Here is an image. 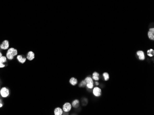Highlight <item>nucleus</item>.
<instances>
[{
    "label": "nucleus",
    "instance_id": "obj_12",
    "mask_svg": "<svg viewBox=\"0 0 154 115\" xmlns=\"http://www.w3.org/2000/svg\"><path fill=\"white\" fill-rule=\"evenodd\" d=\"M78 81L77 79H76L74 77H71L69 80L70 83L73 86H75L76 85H77L78 84Z\"/></svg>",
    "mask_w": 154,
    "mask_h": 115
},
{
    "label": "nucleus",
    "instance_id": "obj_19",
    "mask_svg": "<svg viewBox=\"0 0 154 115\" xmlns=\"http://www.w3.org/2000/svg\"><path fill=\"white\" fill-rule=\"evenodd\" d=\"M86 86L87 87L90 89H91L93 88V83H86Z\"/></svg>",
    "mask_w": 154,
    "mask_h": 115
},
{
    "label": "nucleus",
    "instance_id": "obj_9",
    "mask_svg": "<svg viewBox=\"0 0 154 115\" xmlns=\"http://www.w3.org/2000/svg\"><path fill=\"white\" fill-rule=\"evenodd\" d=\"M54 114L55 115H62L63 114V110L62 108L58 107L54 110Z\"/></svg>",
    "mask_w": 154,
    "mask_h": 115
},
{
    "label": "nucleus",
    "instance_id": "obj_5",
    "mask_svg": "<svg viewBox=\"0 0 154 115\" xmlns=\"http://www.w3.org/2000/svg\"><path fill=\"white\" fill-rule=\"evenodd\" d=\"M7 59L6 55H2L0 57V68H3L6 66Z\"/></svg>",
    "mask_w": 154,
    "mask_h": 115
},
{
    "label": "nucleus",
    "instance_id": "obj_18",
    "mask_svg": "<svg viewBox=\"0 0 154 115\" xmlns=\"http://www.w3.org/2000/svg\"><path fill=\"white\" fill-rule=\"evenodd\" d=\"M86 81L84 80L80 82V84H79V86L80 87H84L86 86Z\"/></svg>",
    "mask_w": 154,
    "mask_h": 115
},
{
    "label": "nucleus",
    "instance_id": "obj_4",
    "mask_svg": "<svg viewBox=\"0 0 154 115\" xmlns=\"http://www.w3.org/2000/svg\"><path fill=\"white\" fill-rule=\"evenodd\" d=\"M72 108V104L69 102H66L63 104L62 106L63 112L65 113H68L71 110Z\"/></svg>",
    "mask_w": 154,
    "mask_h": 115
},
{
    "label": "nucleus",
    "instance_id": "obj_7",
    "mask_svg": "<svg viewBox=\"0 0 154 115\" xmlns=\"http://www.w3.org/2000/svg\"><path fill=\"white\" fill-rule=\"evenodd\" d=\"M26 58L27 60L29 61H32L35 58V53L32 51H29L26 55Z\"/></svg>",
    "mask_w": 154,
    "mask_h": 115
},
{
    "label": "nucleus",
    "instance_id": "obj_17",
    "mask_svg": "<svg viewBox=\"0 0 154 115\" xmlns=\"http://www.w3.org/2000/svg\"><path fill=\"white\" fill-rule=\"evenodd\" d=\"M103 76L104 78V79L105 81H107L109 79V73L107 72H104L103 73Z\"/></svg>",
    "mask_w": 154,
    "mask_h": 115
},
{
    "label": "nucleus",
    "instance_id": "obj_8",
    "mask_svg": "<svg viewBox=\"0 0 154 115\" xmlns=\"http://www.w3.org/2000/svg\"><path fill=\"white\" fill-rule=\"evenodd\" d=\"M93 93L94 95L97 97L100 96L101 94V89L98 87H95L93 89Z\"/></svg>",
    "mask_w": 154,
    "mask_h": 115
},
{
    "label": "nucleus",
    "instance_id": "obj_2",
    "mask_svg": "<svg viewBox=\"0 0 154 115\" xmlns=\"http://www.w3.org/2000/svg\"><path fill=\"white\" fill-rule=\"evenodd\" d=\"M10 90L6 87H2L0 88V96L2 98H6L10 95Z\"/></svg>",
    "mask_w": 154,
    "mask_h": 115
},
{
    "label": "nucleus",
    "instance_id": "obj_23",
    "mask_svg": "<svg viewBox=\"0 0 154 115\" xmlns=\"http://www.w3.org/2000/svg\"></svg>",
    "mask_w": 154,
    "mask_h": 115
},
{
    "label": "nucleus",
    "instance_id": "obj_1",
    "mask_svg": "<svg viewBox=\"0 0 154 115\" xmlns=\"http://www.w3.org/2000/svg\"><path fill=\"white\" fill-rule=\"evenodd\" d=\"M18 55V51L17 49L13 47H11L7 50L6 53V56L8 60H12Z\"/></svg>",
    "mask_w": 154,
    "mask_h": 115
},
{
    "label": "nucleus",
    "instance_id": "obj_20",
    "mask_svg": "<svg viewBox=\"0 0 154 115\" xmlns=\"http://www.w3.org/2000/svg\"><path fill=\"white\" fill-rule=\"evenodd\" d=\"M3 105H4V103H3V100L1 98H0V108H2Z\"/></svg>",
    "mask_w": 154,
    "mask_h": 115
},
{
    "label": "nucleus",
    "instance_id": "obj_11",
    "mask_svg": "<svg viewBox=\"0 0 154 115\" xmlns=\"http://www.w3.org/2000/svg\"><path fill=\"white\" fill-rule=\"evenodd\" d=\"M137 55L138 56L139 59L140 60H144L145 59V55L144 53L142 50L138 51L137 53Z\"/></svg>",
    "mask_w": 154,
    "mask_h": 115
},
{
    "label": "nucleus",
    "instance_id": "obj_21",
    "mask_svg": "<svg viewBox=\"0 0 154 115\" xmlns=\"http://www.w3.org/2000/svg\"><path fill=\"white\" fill-rule=\"evenodd\" d=\"M3 55V54H2V52H1L0 51V57H1V56H2Z\"/></svg>",
    "mask_w": 154,
    "mask_h": 115
},
{
    "label": "nucleus",
    "instance_id": "obj_3",
    "mask_svg": "<svg viewBox=\"0 0 154 115\" xmlns=\"http://www.w3.org/2000/svg\"><path fill=\"white\" fill-rule=\"evenodd\" d=\"M9 42L8 40H3L0 44V49L2 50H7L9 48Z\"/></svg>",
    "mask_w": 154,
    "mask_h": 115
},
{
    "label": "nucleus",
    "instance_id": "obj_6",
    "mask_svg": "<svg viewBox=\"0 0 154 115\" xmlns=\"http://www.w3.org/2000/svg\"><path fill=\"white\" fill-rule=\"evenodd\" d=\"M16 59L21 64H24L27 60L26 57H25L24 55L21 54L18 55L16 56Z\"/></svg>",
    "mask_w": 154,
    "mask_h": 115
},
{
    "label": "nucleus",
    "instance_id": "obj_13",
    "mask_svg": "<svg viewBox=\"0 0 154 115\" xmlns=\"http://www.w3.org/2000/svg\"><path fill=\"white\" fill-rule=\"evenodd\" d=\"M79 104H80V101L78 99H75L74 100L72 104V106L75 108H77L79 106Z\"/></svg>",
    "mask_w": 154,
    "mask_h": 115
},
{
    "label": "nucleus",
    "instance_id": "obj_10",
    "mask_svg": "<svg viewBox=\"0 0 154 115\" xmlns=\"http://www.w3.org/2000/svg\"><path fill=\"white\" fill-rule=\"evenodd\" d=\"M148 38L151 40H154V28H151L149 29V31L148 33Z\"/></svg>",
    "mask_w": 154,
    "mask_h": 115
},
{
    "label": "nucleus",
    "instance_id": "obj_15",
    "mask_svg": "<svg viewBox=\"0 0 154 115\" xmlns=\"http://www.w3.org/2000/svg\"><path fill=\"white\" fill-rule=\"evenodd\" d=\"M85 81H86V83H93V81L92 80V78L91 77H86L85 79Z\"/></svg>",
    "mask_w": 154,
    "mask_h": 115
},
{
    "label": "nucleus",
    "instance_id": "obj_22",
    "mask_svg": "<svg viewBox=\"0 0 154 115\" xmlns=\"http://www.w3.org/2000/svg\"><path fill=\"white\" fill-rule=\"evenodd\" d=\"M95 83H96V84L97 85H99V83L97 82H96Z\"/></svg>",
    "mask_w": 154,
    "mask_h": 115
},
{
    "label": "nucleus",
    "instance_id": "obj_16",
    "mask_svg": "<svg viewBox=\"0 0 154 115\" xmlns=\"http://www.w3.org/2000/svg\"><path fill=\"white\" fill-rule=\"evenodd\" d=\"M154 50L153 49H151L147 51V55H148L149 56L152 57L154 55Z\"/></svg>",
    "mask_w": 154,
    "mask_h": 115
},
{
    "label": "nucleus",
    "instance_id": "obj_14",
    "mask_svg": "<svg viewBox=\"0 0 154 115\" xmlns=\"http://www.w3.org/2000/svg\"><path fill=\"white\" fill-rule=\"evenodd\" d=\"M99 74L98 73H97V72H94L93 73V79H94L96 81H98L99 79Z\"/></svg>",
    "mask_w": 154,
    "mask_h": 115
}]
</instances>
